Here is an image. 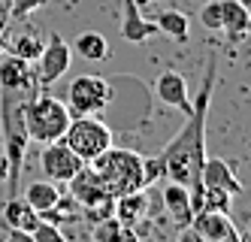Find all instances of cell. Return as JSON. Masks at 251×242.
Here are the masks:
<instances>
[{
  "label": "cell",
  "mask_w": 251,
  "mask_h": 242,
  "mask_svg": "<svg viewBox=\"0 0 251 242\" xmlns=\"http://www.w3.org/2000/svg\"><path fill=\"white\" fill-rule=\"evenodd\" d=\"M70 49H73L82 61H91V64L109 58V43H106V36L97 33V30H85V33H79L76 43L70 46Z\"/></svg>",
  "instance_id": "d6986e66"
},
{
  "label": "cell",
  "mask_w": 251,
  "mask_h": 242,
  "mask_svg": "<svg viewBox=\"0 0 251 242\" xmlns=\"http://www.w3.org/2000/svg\"><path fill=\"white\" fill-rule=\"evenodd\" d=\"M230 200H233V194L224 188H203V209L206 212H227L230 215Z\"/></svg>",
  "instance_id": "603a6c76"
},
{
  "label": "cell",
  "mask_w": 251,
  "mask_h": 242,
  "mask_svg": "<svg viewBox=\"0 0 251 242\" xmlns=\"http://www.w3.org/2000/svg\"><path fill=\"white\" fill-rule=\"evenodd\" d=\"M221 30L230 43H245L251 30V9L242 0H221Z\"/></svg>",
  "instance_id": "4fadbf2b"
},
{
  "label": "cell",
  "mask_w": 251,
  "mask_h": 242,
  "mask_svg": "<svg viewBox=\"0 0 251 242\" xmlns=\"http://www.w3.org/2000/svg\"><path fill=\"white\" fill-rule=\"evenodd\" d=\"M154 94L164 100L167 106H176L188 115L191 112V97H188V79L178 70H164L154 82Z\"/></svg>",
  "instance_id": "8fae6325"
},
{
  "label": "cell",
  "mask_w": 251,
  "mask_h": 242,
  "mask_svg": "<svg viewBox=\"0 0 251 242\" xmlns=\"http://www.w3.org/2000/svg\"><path fill=\"white\" fill-rule=\"evenodd\" d=\"M30 236H33V242H67V236L61 233V227L51 224V221H43V218H40V224L30 230Z\"/></svg>",
  "instance_id": "d4e9b609"
},
{
  "label": "cell",
  "mask_w": 251,
  "mask_h": 242,
  "mask_svg": "<svg viewBox=\"0 0 251 242\" xmlns=\"http://www.w3.org/2000/svg\"><path fill=\"white\" fill-rule=\"evenodd\" d=\"M88 166L94 170V176L103 182V188L112 197H124L142 191V155L130 152V148H115L109 145L106 152H100L94 161H88Z\"/></svg>",
  "instance_id": "3957f363"
},
{
  "label": "cell",
  "mask_w": 251,
  "mask_h": 242,
  "mask_svg": "<svg viewBox=\"0 0 251 242\" xmlns=\"http://www.w3.org/2000/svg\"><path fill=\"white\" fill-rule=\"evenodd\" d=\"M146 209H149V197H146V188H142V191H133V194L115 197L112 215L121 221L124 227H133L136 221H142V218H146Z\"/></svg>",
  "instance_id": "ac0fdd59"
},
{
  "label": "cell",
  "mask_w": 251,
  "mask_h": 242,
  "mask_svg": "<svg viewBox=\"0 0 251 242\" xmlns=\"http://www.w3.org/2000/svg\"><path fill=\"white\" fill-rule=\"evenodd\" d=\"M3 224H6V230H27L30 233L33 227L40 224V215H37V209H33L25 197L12 194L9 203L3 206Z\"/></svg>",
  "instance_id": "e0dca14e"
},
{
  "label": "cell",
  "mask_w": 251,
  "mask_h": 242,
  "mask_svg": "<svg viewBox=\"0 0 251 242\" xmlns=\"http://www.w3.org/2000/svg\"><path fill=\"white\" fill-rule=\"evenodd\" d=\"M121 221L115 218V215H109V218H100L97 224H94V242H115L118 239V233H121Z\"/></svg>",
  "instance_id": "cb8c5ba5"
},
{
  "label": "cell",
  "mask_w": 251,
  "mask_h": 242,
  "mask_svg": "<svg viewBox=\"0 0 251 242\" xmlns=\"http://www.w3.org/2000/svg\"><path fill=\"white\" fill-rule=\"evenodd\" d=\"M178 242H203V239H200V233H197L194 227H182L178 230Z\"/></svg>",
  "instance_id": "f1b7e54d"
},
{
  "label": "cell",
  "mask_w": 251,
  "mask_h": 242,
  "mask_svg": "<svg viewBox=\"0 0 251 242\" xmlns=\"http://www.w3.org/2000/svg\"><path fill=\"white\" fill-rule=\"evenodd\" d=\"M154 25H157V33H167L170 40H178V43H185L191 36V18L178 9H164L154 18Z\"/></svg>",
  "instance_id": "44dd1931"
},
{
  "label": "cell",
  "mask_w": 251,
  "mask_h": 242,
  "mask_svg": "<svg viewBox=\"0 0 251 242\" xmlns=\"http://www.w3.org/2000/svg\"><path fill=\"white\" fill-rule=\"evenodd\" d=\"M43 3H46V0H9V15L12 18H27V15L37 12Z\"/></svg>",
  "instance_id": "4316f807"
},
{
  "label": "cell",
  "mask_w": 251,
  "mask_h": 242,
  "mask_svg": "<svg viewBox=\"0 0 251 242\" xmlns=\"http://www.w3.org/2000/svg\"><path fill=\"white\" fill-rule=\"evenodd\" d=\"M3 242H33V236H30L27 230H9Z\"/></svg>",
  "instance_id": "83f0119b"
},
{
  "label": "cell",
  "mask_w": 251,
  "mask_h": 242,
  "mask_svg": "<svg viewBox=\"0 0 251 242\" xmlns=\"http://www.w3.org/2000/svg\"><path fill=\"white\" fill-rule=\"evenodd\" d=\"M70 61H73V49H70V43L64 40V36L58 33H51L43 52H40V58H37V85H55L64 73L70 70Z\"/></svg>",
  "instance_id": "9c48e42d"
},
{
  "label": "cell",
  "mask_w": 251,
  "mask_h": 242,
  "mask_svg": "<svg viewBox=\"0 0 251 242\" xmlns=\"http://www.w3.org/2000/svg\"><path fill=\"white\" fill-rule=\"evenodd\" d=\"M61 139L88 163V161H94L100 152H106V148L112 145V130L97 115H76V118H70Z\"/></svg>",
  "instance_id": "5b68a950"
},
{
  "label": "cell",
  "mask_w": 251,
  "mask_h": 242,
  "mask_svg": "<svg viewBox=\"0 0 251 242\" xmlns=\"http://www.w3.org/2000/svg\"><path fill=\"white\" fill-rule=\"evenodd\" d=\"M115 242H139V236L130 230V227H121V233H118V239Z\"/></svg>",
  "instance_id": "f546056e"
},
{
  "label": "cell",
  "mask_w": 251,
  "mask_h": 242,
  "mask_svg": "<svg viewBox=\"0 0 251 242\" xmlns=\"http://www.w3.org/2000/svg\"><path fill=\"white\" fill-rule=\"evenodd\" d=\"M0 88L37 91V76H33L30 61H22L15 54H3L0 58Z\"/></svg>",
  "instance_id": "5bb4252c"
},
{
  "label": "cell",
  "mask_w": 251,
  "mask_h": 242,
  "mask_svg": "<svg viewBox=\"0 0 251 242\" xmlns=\"http://www.w3.org/2000/svg\"><path fill=\"white\" fill-rule=\"evenodd\" d=\"M191 227L200 233L203 242H242V233L236 230V224L230 221L227 212H197Z\"/></svg>",
  "instance_id": "30bf717a"
},
{
  "label": "cell",
  "mask_w": 251,
  "mask_h": 242,
  "mask_svg": "<svg viewBox=\"0 0 251 242\" xmlns=\"http://www.w3.org/2000/svg\"><path fill=\"white\" fill-rule=\"evenodd\" d=\"M33 91L0 88V134H3V155L9 161V194H19L22 166L27 155V130H25V100Z\"/></svg>",
  "instance_id": "7a4b0ae2"
},
{
  "label": "cell",
  "mask_w": 251,
  "mask_h": 242,
  "mask_svg": "<svg viewBox=\"0 0 251 242\" xmlns=\"http://www.w3.org/2000/svg\"><path fill=\"white\" fill-rule=\"evenodd\" d=\"M70 109L64 100L58 97H49V94H40V91H33V94L25 100V130H27V139L30 142H55L64 136V130L70 124Z\"/></svg>",
  "instance_id": "277c9868"
},
{
  "label": "cell",
  "mask_w": 251,
  "mask_h": 242,
  "mask_svg": "<svg viewBox=\"0 0 251 242\" xmlns=\"http://www.w3.org/2000/svg\"><path fill=\"white\" fill-rule=\"evenodd\" d=\"M242 3H245V6H251V0H242Z\"/></svg>",
  "instance_id": "d6a6232c"
},
{
  "label": "cell",
  "mask_w": 251,
  "mask_h": 242,
  "mask_svg": "<svg viewBox=\"0 0 251 242\" xmlns=\"http://www.w3.org/2000/svg\"><path fill=\"white\" fill-rule=\"evenodd\" d=\"M164 194V209L167 215L173 218V224L182 230V227H191V221H194V203H191V194L185 185H178V182H167V188L160 191Z\"/></svg>",
  "instance_id": "9a60e30c"
},
{
  "label": "cell",
  "mask_w": 251,
  "mask_h": 242,
  "mask_svg": "<svg viewBox=\"0 0 251 242\" xmlns=\"http://www.w3.org/2000/svg\"><path fill=\"white\" fill-rule=\"evenodd\" d=\"M112 100V85L100 76H76L67 88V109L70 115H97Z\"/></svg>",
  "instance_id": "52a82bcc"
},
{
  "label": "cell",
  "mask_w": 251,
  "mask_h": 242,
  "mask_svg": "<svg viewBox=\"0 0 251 242\" xmlns=\"http://www.w3.org/2000/svg\"><path fill=\"white\" fill-rule=\"evenodd\" d=\"M149 3H160V0H136V6L142 9V6H149Z\"/></svg>",
  "instance_id": "1f68e13d"
},
{
  "label": "cell",
  "mask_w": 251,
  "mask_h": 242,
  "mask_svg": "<svg viewBox=\"0 0 251 242\" xmlns=\"http://www.w3.org/2000/svg\"><path fill=\"white\" fill-rule=\"evenodd\" d=\"M203 188H224L230 191L233 197L242 194V182L236 179V173H233V166L221 158H206L203 163Z\"/></svg>",
  "instance_id": "2e32d148"
},
{
  "label": "cell",
  "mask_w": 251,
  "mask_h": 242,
  "mask_svg": "<svg viewBox=\"0 0 251 242\" xmlns=\"http://www.w3.org/2000/svg\"><path fill=\"white\" fill-rule=\"evenodd\" d=\"M40 166H43V173H46V179H51V182H70L82 166H85V161L70 148L64 139H55V142H46L43 145V152H40Z\"/></svg>",
  "instance_id": "ba28073f"
},
{
  "label": "cell",
  "mask_w": 251,
  "mask_h": 242,
  "mask_svg": "<svg viewBox=\"0 0 251 242\" xmlns=\"http://www.w3.org/2000/svg\"><path fill=\"white\" fill-rule=\"evenodd\" d=\"M67 185H70V191H67V194L79 203V206H82V215H88V218L94 221V224H97L100 218H109V215H112L115 197L103 188V182L94 176V170H91L88 163H85L82 170H79L73 179H70Z\"/></svg>",
  "instance_id": "8992f818"
},
{
  "label": "cell",
  "mask_w": 251,
  "mask_h": 242,
  "mask_svg": "<svg viewBox=\"0 0 251 242\" xmlns=\"http://www.w3.org/2000/svg\"><path fill=\"white\" fill-rule=\"evenodd\" d=\"M157 33V25L139 12L136 0H121V36L127 43H146Z\"/></svg>",
  "instance_id": "7c38bea8"
},
{
  "label": "cell",
  "mask_w": 251,
  "mask_h": 242,
  "mask_svg": "<svg viewBox=\"0 0 251 242\" xmlns=\"http://www.w3.org/2000/svg\"><path fill=\"white\" fill-rule=\"evenodd\" d=\"M43 46H46V40L40 33H33V30H25V33H19V36H12L9 40V54H15V58H22V61H37L40 58V52H43Z\"/></svg>",
  "instance_id": "7402d4cb"
},
{
  "label": "cell",
  "mask_w": 251,
  "mask_h": 242,
  "mask_svg": "<svg viewBox=\"0 0 251 242\" xmlns=\"http://www.w3.org/2000/svg\"><path fill=\"white\" fill-rule=\"evenodd\" d=\"M25 200L30 203L33 209H37V215H40V212H46V209H51V206H55V203L61 200L58 182H51V179L30 182V185H27V191H25Z\"/></svg>",
  "instance_id": "ffe728a7"
},
{
  "label": "cell",
  "mask_w": 251,
  "mask_h": 242,
  "mask_svg": "<svg viewBox=\"0 0 251 242\" xmlns=\"http://www.w3.org/2000/svg\"><path fill=\"white\" fill-rule=\"evenodd\" d=\"M6 176H9V161H6L3 152H0V182H6Z\"/></svg>",
  "instance_id": "4dcf8cb0"
},
{
  "label": "cell",
  "mask_w": 251,
  "mask_h": 242,
  "mask_svg": "<svg viewBox=\"0 0 251 242\" xmlns=\"http://www.w3.org/2000/svg\"><path fill=\"white\" fill-rule=\"evenodd\" d=\"M218 79V61L215 54H209L206 64V76L200 85V94L191 100V112L182 130L167 142V148L160 152L164 161V179L185 185L191 203H194V215L203 209V163H206V118H209V103H212V88Z\"/></svg>",
  "instance_id": "6da1fadb"
},
{
  "label": "cell",
  "mask_w": 251,
  "mask_h": 242,
  "mask_svg": "<svg viewBox=\"0 0 251 242\" xmlns=\"http://www.w3.org/2000/svg\"><path fill=\"white\" fill-rule=\"evenodd\" d=\"M200 22L206 30H221V0H209L200 6Z\"/></svg>",
  "instance_id": "484cf974"
}]
</instances>
